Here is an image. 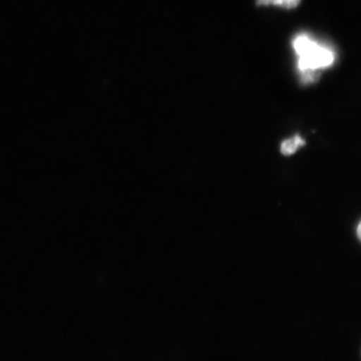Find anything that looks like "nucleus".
<instances>
[{
	"label": "nucleus",
	"mask_w": 361,
	"mask_h": 361,
	"mask_svg": "<svg viewBox=\"0 0 361 361\" xmlns=\"http://www.w3.org/2000/svg\"><path fill=\"white\" fill-rule=\"evenodd\" d=\"M304 146H305V140L301 135H295L281 142L280 151H281L282 155L291 156Z\"/></svg>",
	"instance_id": "nucleus-2"
},
{
	"label": "nucleus",
	"mask_w": 361,
	"mask_h": 361,
	"mask_svg": "<svg viewBox=\"0 0 361 361\" xmlns=\"http://www.w3.org/2000/svg\"><path fill=\"white\" fill-rule=\"evenodd\" d=\"M336 59V54L326 45L318 44L312 40L310 47L299 56L298 70L319 71L332 66Z\"/></svg>",
	"instance_id": "nucleus-1"
},
{
	"label": "nucleus",
	"mask_w": 361,
	"mask_h": 361,
	"mask_svg": "<svg viewBox=\"0 0 361 361\" xmlns=\"http://www.w3.org/2000/svg\"><path fill=\"white\" fill-rule=\"evenodd\" d=\"M357 235H358V237L360 236V224H358V227H357Z\"/></svg>",
	"instance_id": "nucleus-4"
},
{
	"label": "nucleus",
	"mask_w": 361,
	"mask_h": 361,
	"mask_svg": "<svg viewBox=\"0 0 361 361\" xmlns=\"http://www.w3.org/2000/svg\"><path fill=\"white\" fill-rule=\"evenodd\" d=\"M258 4L262 6H278L284 7V8H294L300 4V0H257Z\"/></svg>",
	"instance_id": "nucleus-3"
}]
</instances>
